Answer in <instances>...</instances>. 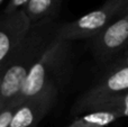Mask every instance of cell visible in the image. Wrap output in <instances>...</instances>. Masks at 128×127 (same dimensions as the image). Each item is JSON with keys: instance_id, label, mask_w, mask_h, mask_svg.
<instances>
[{"instance_id": "obj_1", "label": "cell", "mask_w": 128, "mask_h": 127, "mask_svg": "<svg viewBox=\"0 0 128 127\" xmlns=\"http://www.w3.org/2000/svg\"><path fill=\"white\" fill-rule=\"evenodd\" d=\"M58 26L55 19H45L30 26L0 79V109L16 100L33 66L55 40Z\"/></svg>"}, {"instance_id": "obj_2", "label": "cell", "mask_w": 128, "mask_h": 127, "mask_svg": "<svg viewBox=\"0 0 128 127\" xmlns=\"http://www.w3.org/2000/svg\"><path fill=\"white\" fill-rule=\"evenodd\" d=\"M72 42L56 38L29 72L16 101L22 102L42 94L46 88L62 89L72 71Z\"/></svg>"}, {"instance_id": "obj_3", "label": "cell", "mask_w": 128, "mask_h": 127, "mask_svg": "<svg viewBox=\"0 0 128 127\" xmlns=\"http://www.w3.org/2000/svg\"><path fill=\"white\" fill-rule=\"evenodd\" d=\"M128 0H106L99 8L73 22L58 24L56 38L61 40H91L124 15Z\"/></svg>"}, {"instance_id": "obj_4", "label": "cell", "mask_w": 128, "mask_h": 127, "mask_svg": "<svg viewBox=\"0 0 128 127\" xmlns=\"http://www.w3.org/2000/svg\"><path fill=\"white\" fill-rule=\"evenodd\" d=\"M128 91V66L110 72L102 76L88 90L83 92L73 104L71 115L73 117L100 107L110 99Z\"/></svg>"}, {"instance_id": "obj_5", "label": "cell", "mask_w": 128, "mask_h": 127, "mask_svg": "<svg viewBox=\"0 0 128 127\" xmlns=\"http://www.w3.org/2000/svg\"><path fill=\"white\" fill-rule=\"evenodd\" d=\"M88 46L96 62L104 69L128 47V18L125 15L117 18L89 40Z\"/></svg>"}, {"instance_id": "obj_6", "label": "cell", "mask_w": 128, "mask_h": 127, "mask_svg": "<svg viewBox=\"0 0 128 127\" xmlns=\"http://www.w3.org/2000/svg\"><path fill=\"white\" fill-rule=\"evenodd\" d=\"M60 89L48 87L37 96L18 105L9 127H37L58 100Z\"/></svg>"}, {"instance_id": "obj_7", "label": "cell", "mask_w": 128, "mask_h": 127, "mask_svg": "<svg viewBox=\"0 0 128 127\" xmlns=\"http://www.w3.org/2000/svg\"><path fill=\"white\" fill-rule=\"evenodd\" d=\"M32 24L25 10L0 17V64L10 60L29 32Z\"/></svg>"}, {"instance_id": "obj_8", "label": "cell", "mask_w": 128, "mask_h": 127, "mask_svg": "<svg viewBox=\"0 0 128 127\" xmlns=\"http://www.w3.org/2000/svg\"><path fill=\"white\" fill-rule=\"evenodd\" d=\"M122 118L118 112L110 108H97L75 116L65 127H107Z\"/></svg>"}, {"instance_id": "obj_9", "label": "cell", "mask_w": 128, "mask_h": 127, "mask_svg": "<svg viewBox=\"0 0 128 127\" xmlns=\"http://www.w3.org/2000/svg\"><path fill=\"white\" fill-rule=\"evenodd\" d=\"M62 0H30L24 9L32 25L45 19H56Z\"/></svg>"}, {"instance_id": "obj_10", "label": "cell", "mask_w": 128, "mask_h": 127, "mask_svg": "<svg viewBox=\"0 0 128 127\" xmlns=\"http://www.w3.org/2000/svg\"><path fill=\"white\" fill-rule=\"evenodd\" d=\"M98 108H110L118 112L122 115V117H128V91L110 99Z\"/></svg>"}, {"instance_id": "obj_11", "label": "cell", "mask_w": 128, "mask_h": 127, "mask_svg": "<svg viewBox=\"0 0 128 127\" xmlns=\"http://www.w3.org/2000/svg\"><path fill=\"white\" fill-rule=\"evenodd\" d=\"M18 105H19V102L14 100L0 109V127L10 126V123L14 118V115H15L16 110L18 108Z\"/></svg>"}, {"instance_id": "obj_12", "label": "cell", "mask_w": 128, "mask_h": 127, "mask_svg": "<svg viewBox=\"0 0 128 127\" xmlns=\"http://www.w3.org/2000/svg\"><path fill=\"white\" fill-rule=\"evenodd\" d=\"M124 66H128V47L116 58L114 62H111L109 65H107L106 68L104 69V72H110L114 71V70L120 69V68Z\"/></svg>"}, {"instance_id": "obj_13", "label": "cell", "mask_w": 128, "mask_h": 127, "mask_svg": "<svg viewBox=\"0 0 128 127\" xmlns=\"http://www.w3.org/2000/svg\"><path fill=\"white\" fill-rule=\"evenodd\" d=\"M29 1L30 0H9V2L7 4L4 10V15H11V14H15L17 11L24 10Z\"/></svg>"}, {"instance_id": "obj_14", "label": "cell", "mask_w": 128, "mask_h": 127, "mask_svg": "<svg viewBox=\"0 0 128 127\" xmlns=\"http://www.w3.org/2000/svg\"><path fill=\"white\" fill-rule=\"evenodd\" d=\"M9 62H10V60H8L7 62H4V63H2V64H0V79H1V76H4V73L6 72L7 68H8V65H9Z\"/></svg>"}, {"instance_id": "obj_15", "label": "cell", "mask_w": 128, "mask_h": 127, "mask_svg": "<svg viewBox=\"0 0 128 127\" xmlns=\"http://www.w3.org/2000/svg\"><path fill=\"white\" fill-rule=\"evenodd\" d=\"M124 15L126 16V17L128 18V4H127V8H126V10H125V12H124Z\"/></svg>"}, {"instance_id": "obj_16", "label": "cell", "mask_w": 128, "mask_h": 127, "mask_svg": "<svg viewBox=\"0 0 128 127\" xmlns=\"http://www.w3.org/2000/svg\"><path fill=\"white\" fill-rule=\"evenodd\" d=\"M4 1V0H0V6H1V4H2Z\"/></svg>"}]
</instances>
